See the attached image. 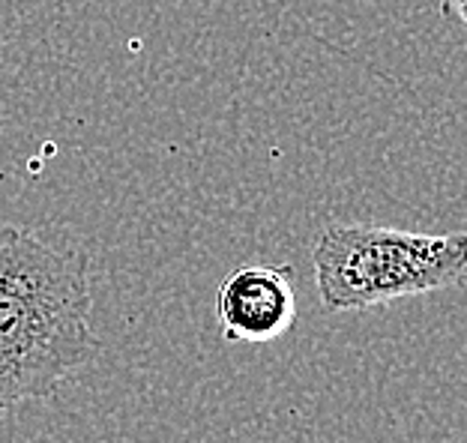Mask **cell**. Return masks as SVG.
Wrapping results in <instances>:
<instances>
[{"label":"cell","instance_id":"2","mask_svg":"<svg viewBox=\"0 0 467 443\" xmlns=\"http://www.w3.org/2000/svg\"><path fill=\"white\" fill-rule=\"evenodd\" d=\"M312 267L327 312H366L459 284L467 273V234L330 222L315 237Z\"/></svg>","mask_w":467,"mask_h":443},{"label":"cell","instance_id":"3","mask_svg":"<svg viewBox=\"0 0 467 443\" xmlns=\"http://www.w3.org/2000/svg\"><path fill=\"white\" fill-rule=\"evenodd\" d=\"M216 318L228 342L264 345L282 339L296 321L294 273L285 263H243L222 279Z\"/></svg>","mask_w":467,"mask_h":443},{"label":"cell","instance_id":"1","mask_svg":"<svg viewBox=\"0 0 467 443\" xmlns=\"http://www.w3.org/2000/svg\"><path fill=\"white\" fill-rule=\"evenodd\" d=\"M90 309L84 252L25 228H0V414L46 402L97 360Z\"/></svg>","mask_w":467,"mask_h":443}]
</instances>
